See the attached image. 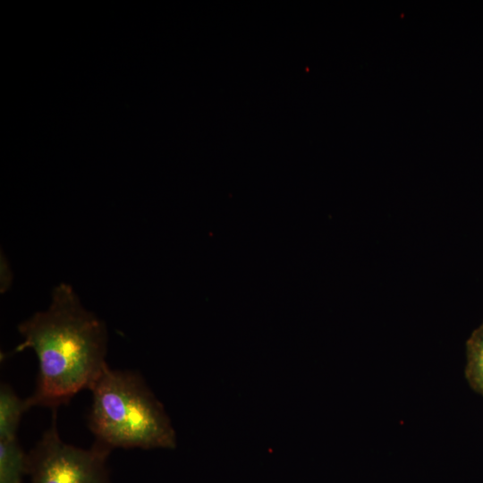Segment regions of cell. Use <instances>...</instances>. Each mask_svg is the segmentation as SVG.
Here are the masks:
<instances>
[{
  "mask_svg": "<svg viewBox=\"0 0 483 483\" xmlns=\"http://www.w3.org/2000/svg\"><path fill=\"white\" fill-rule=\"evenodd\" d=\"M18 330L23 342L14 352L30 348L38 360L36 387L26 398L30 408L56 409L68 403L77 393L89 389L107 366L106 326L66 284L53 290L47 310L21 322Z\"/></svg>",
  "mask_w": 483,
  "mask_h": 483,
  "instance_id": "1",
  "label": "cell"
},
{
  "mask_svg": "<svg viewBox=\"0 0 483 483\" xmlns=\"http://www.w3.org/2000/svg\"><path fill=\"white\" fill-rule=\"evenodd\" d=\"M89 390V428L109 448L176 447V434L163 404L142 377L107 365Z\"/></svg>",
  "mask_w": 483,
  "mask_h": 483,
  "instance_id": "2",
  "label": "cell"
},
{
  "mask_svg": "<svg viewBox=\"0 0 483 483\" xmlns=\"http://www.w3.org/2000/svg\"><path fill=\"white\" fill-rule=\"evenodd\" d=\"M111 450L97 441L87 449L63 441L53 409L50 427L28 453L27 475L30 483H112L106 466Z\"/></svg>",
  "mask_w": 483,
  "mask_h": 483,
  "instance_id": "3",
  "label": "cell"
},
{
  "mask_svg": "<svg viewBox=\"0 0 483 483\" xmlns=\"http://www.w3.org/2000/svg\"><path fill=\"white\" fill-rule=\"evenodd\" d=\"M30 409L27 399L20 398L12 387L2 384L0 387V440L17 438L22 414Z\"/></svg>",
  "mask_w": 483,
  "mask_h": 483,
  "instance_id": "4",
  "label": "cell"
},
{
  "mask_svg": "<svg viewBox=\"0 0 483 483\" xmlns=\"http://www.w3.org/2000/svg\"><path fill=\"white\" fill-rule=\"evenodd\" d=\"M28 471V453L17 438L0 440V483H21Z\"/></svg>",
  "mask_w": 483,
  "mask_h": 483,
  "instance_id": "5",
  "label": "cell"
},
{
  "mask_svg": "<svg viewBox=\"0 0 483 483\" xmlns=\"http://www.w3.org/2000/svg\"><path fill=\"white\" fill-rule=\"evenodd\" d=\"M465 377L470 386L483 396V322L466 342Z\"/></svg>",
  "mask_w": 483,
  "mask_h": 483,
  "instance_id": "6",
  "label": "cell"
}]
</instances>
